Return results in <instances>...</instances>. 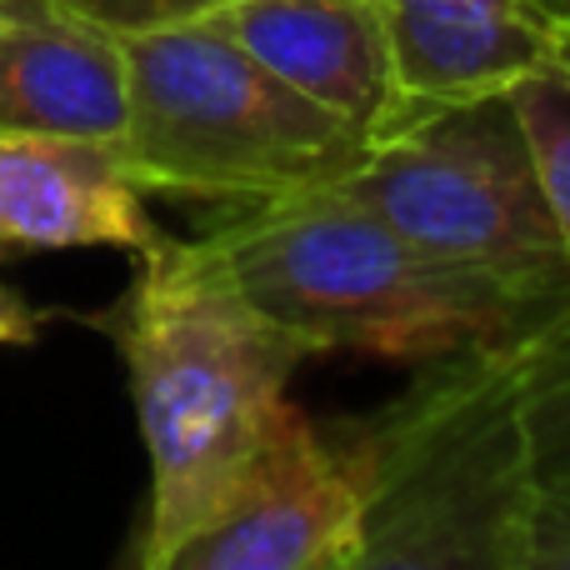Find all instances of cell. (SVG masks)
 <instances>
[{
	"label": "cell",
	"mask_w": 570,
	"mask_h": 570,
	"mask_svg": "<svg viewBox=\"0 0 570 570\" xmlns=\"http://www.w3.org/2000/svg\"><path fill=\"white\" fill-rule=\"evenodd\" d=\"M210 20L365 140L395 130L401 90L381 0H230Z\"/></svg>",
	"instance_id": "cell-8"
},
{
	"label": "cell",
	"mask_w": 570,
	"mask_h": 570,
	"mask_svg": "<svg viewBox=\"0 0 570 570\" xmlns=\"http://www.w3.org/2000/svg\"><path fill=\"white\" fill-rule=\"evenodd\" d=\"M371 421H335L301 435L256 495L180 541L156 570H335L355 551L375 495Z\"/></svg>",
	"instance_id": "cell-6"
},
{
	"label": "cell",
	"mask_w": 570,
	"mask_h": 570,
	"mask_svg": "<svg viewBox=\"0 0 570 570\" xmlns=\"http://www.w3.org/2000/svg\"><path fill=\"white\" fill-rule=\"evenodd\" d=\"M535 331L431 361L411 391L365 415L381 471L361 541L335 570H515L531 495L521 381Z\"/></svg>",
	"instance_id": "cell-3"
},
{
	"label": "cell",
	"mask_w": 570,
	"mask_h": 570,
	"mask_svg": "<svg viewBox=\"0 0 570 570\" xmlns=\"http://www.w3.org/2000/svg\"><path fill=\"white\" fill-rule=\"evenodd\" d=\"M515 116H521L525 136H531L535 166H541V186L551 196L556 226H561L570 246V36L556 40V50L511 86Z\"/></svg>",
	"instance_id": "cell-11"
},
{
	"label": "cell",
	"mask_w": 570,
	"mask_h": 570,
	"mask_svg": "<svg viewBox=\"0 0 570 570\" xmlns=\"http://www.w3.org/2000/svg\"><path fill=\"white\" fill-rule=\"evenodd\" d=\"M401 120L511 90L556 50L561 30L535 0H381Z\"/></svg>",
	"instance_id": "cell-10"
},
{
	"label": "cell",
	"mask_w": 570,
	"mask_h": 570,
	"mask_svg": "<svg viewBox=\"0 0 570 570\" xmlns=\"http://www.w3.org/2000/svg\"><path fill=\"white\" fill-rule=\"evenodd\" d=\"M535 6L546 10V20H551L561 36H570V0H535Z\"/></svg>",
	"instance_id": "cell-16"
},
{
	"label": "cell",
	"mask_w": 570,
	"mask_h": 570,
	"mask_svg": "<svg viewBox=\"0 0 570 570\" xmlns=\"http://www.w3.org/2000/svg\"><path fill=\"white\" fill-rule=\"evenodd\" d=\"M60 6L86 16L90 26L110 30V36L136 40V36H156V30L200 26V20L220 16L230 0H60Z\"/></svg>",
	"instance_id": "cell-14"
},
{
	"label": "cell",
	"mask_w": 570,
	"mask_h": 570,
	"mask_svg": "<svg viewBox=\"0 0 570 570\" xmlns=\"http://www.w3.org/2000/svg\"><path fill=\"white\" fill-rule=\"evenodd\" d=\"M166 230L130 176L120 146L86 136H0V271L46 250H126L140 256Z\"/></svg>",
	"instance_id": "cell-7"
},
{
	"label": "cell",
	"mask_w": 570,
	"mask_h": 570,
	"mask_svg": "<svg viewBox=\"0 0 570 570\" xmlns=\"http://www.w3.org/2000/svg\"><path fill=\"white\" fill-rule=\"evenodd\" d=\"M206 236L236 281L305 335L315 355L431 365L556 321L525 311L501 285L445 266L341 186L216 210Z\"/></svg>",
	"instance_id": "cell-2"
},
{
	"label": "cell",
	"mask_w": 570,
	"mask_h": 570,
	"mask_svg": "<svg viewBox=\"0 0 570 570\" xmlns=\"http://www.w3.org/2000/svg\"><path fill=\"white\" fill-rule=\"evenodd\" d=\"M90 321L110 335L136 401L150 461L136 570H156L301 445L311 415L291 405V381L315 351L236 281L206 230L140 250L126 291Z\"/></svg>",
	"instance_id": "cell-1"
},
{
	"label": "cell",
	"mask_w": 570,
	"mask_h": 570,
	"mask_svg": "<svg viewBox=\"0 0 570 570\" xmlns=\"http://www.w3.org/2000/svg\"><path fill=\"white\" fill-rule=\"evenodd\" d=\"M126 110V40L60 0H0V136L40 130L120 146Z\"/></svg>",
	"instance_id": "cell-9"
},
{
	"label": "cell",
	"mask_w": 570,
	"mask_h": 570,
	"mask_svg": "<svg viewBox=\"0 0 570 570\" xmlns=\"http://www.w3.org/2000/svg\"><path fill=\"white\" fill-rule=\"evenodd\" d=\"M515 570H570V455L531 461V495H525Z\"/></svg>",
	"instance_id": "cell-13"
},
{
	"label": "cell",
	"mask_w": 570,
	"mask_h": 570,
	"mask_svg": "<svg viewBox=\"0 0 570 570\" xmlns=\"http://www.w3.org/2000/svg\"><path fill=\"white\" fill-rule=\"evenodd\" d=\"M126 60L120 156L146 196L266 206L335 186L371 150L361 130L285 86L216 20L136 36Z\"/></svg>",
	"instance_id": "cell-4"
},
{
	"label": "cell",
	"mask_w": 570,
	"mask_h": 570,
	"mask_svg": "<svg viewBox=\"0 0 570 570\" xmlns=\"http://www.w3.org/2000/svg\"><path fill=\"white\" fill-rule=\"evenodd\" d=\"M521 431L531 461L570 455V311L535 331L521 381Z\"/></svg>",
	"instance_id": "cell-12"
},
{
	"label": "cell",
	"mask_w": 570,
	"mask_h": 570,
	"mask_svg": "<svg viewBox=\"0 0 570 570\" xmlns=\"http://www.w3.org/2000/svg\"><path fill=\"white\" fill-rule=\"evenodd\" d=\"M36 341H40V311L16 291V285L0 281V351L36 345Z\"/></svg>",
	"instance_id": "cell-15"
},
{
	"label": "cell",
	"mask_w": 570,
	"mask_h": 570,
	"mask_svg": "<svg viewBox=\"0 0 570 570\" xmlns=\"http://www.w3.org/2000/svg\"><path fill=\"white\" fill-rule=\"evenodd\" d=\"M335 186L445 266L501 285L525 311H570V246L511 90L405 120L371 140Z\"/></svg>",
	"instance_id": "cell-5"
}]
</instances>
